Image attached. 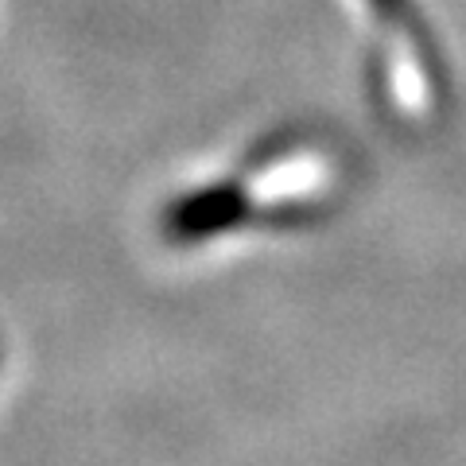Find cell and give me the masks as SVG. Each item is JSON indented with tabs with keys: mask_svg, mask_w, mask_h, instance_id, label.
<instances>
[{
	"mask_svg": "<svg viewBox=\"0 0 466 466\" xmlns=\"http://www.w3.org/2000/svg\"><path fill=\"white\" fill-rule=\"evenodd\" d=\"M339 179V164L319 152V148H291L284 156L268 159L265 167L253 175V183L245 187V195L257 207L272 214H299L319 207Z\"/></svg>",
	"mask_w": 466,
	"mask_h": 466,
	"instance_id": "6da1fadb",
	"label": "cell"
},
{
	"mask_svg": "<svg viewBox=\"0 0 466 466\" xmlns=\"http://www.w3.org/2000/svg\"><path fill=\"white\" fill-rule=\"evenodd\" d=\"M249 195L245 187H207L198 195L179 198L167 210V238L175 241H202L214 233H226L245 222Z\"/></svg>",
	"mask_w": 466,
	"mask_h": 466,
	"instance_id": "7a4b0ae2",
	"label": "cell"
}]
</instances>
